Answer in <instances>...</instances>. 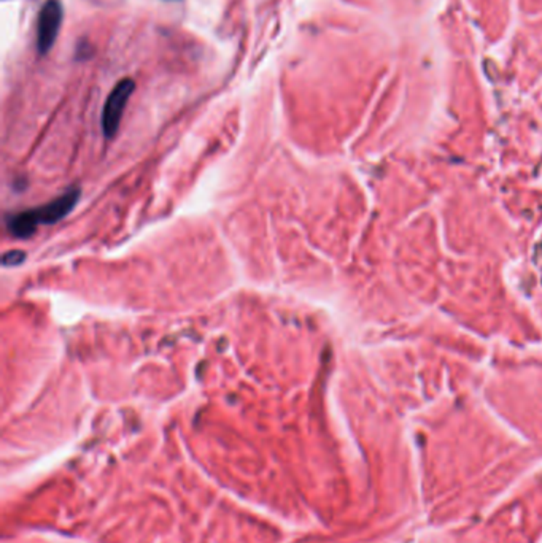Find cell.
Masks as SVG:
<instances>
[{"label":"cell","instance_id":"1","mask_svg":"<svg viewBox=\"0 0 542 543\" xmlns=\"http://www.w3.org/2000/svg\"><path fill=\"white\" fill-rule=\"evenodd\" d=\"M79 199L80 189L72 188L63 195H59L58 199L48 202V204L8 216L7 229L14 239H29V237L35 234L37 227L56 224L58 221L64 220L74 210Z\"/></svg>","mask_w":542,"mask_h":543},{"label":"cell","instance_id":"2","mask_svg":"<svg viewBox=\"0 0 542 543\" xmlns=\"http://www.w3.org/2000/svg\"><path fill=\"white\" fill-rule=\"evenodd\" d=\"M134 89H136V83L131 78H125L118 83L110 94H108L104 110H102V131H104V136L107 138L116 136L123 113H125L127 100L131 99Z\"/></svg>","mask_w":542,"mask_h":543},{"label":"cell","instance_id":"3","mask_svg":"<svg viewBox=\"0 0 542 543\" xmlns=\"http://www.w3.org/2000/svg\"><path fill=\"white\" fill-rule=\"evenodd\" d=\"M61 23H63V5L59 0H48L39 14L37 50L40 54H46L53 48L58 39Z\"/></svg>","mask_w":542,"mask_h":543},{"label":"cell","instance_id":"4","mask_svg":"<svg viewBox=\"0 0 542 543\" xmlns=\"http://www.w3.org/2000/svg\"><path fill=\"white\" fill-rule=\"evenodd\" d=\"M25 259V253L21 250H12L8 253H5L3 257H2V262L5 267H14V266H19V264L24 262Z\"/></svg>","mask_w":542,"mask_h":543}]
</instances>
